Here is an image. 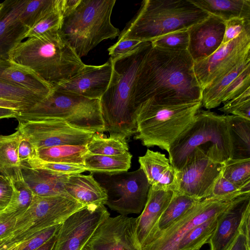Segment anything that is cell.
Segmentation results:
<instances>
[{
	"label": "cell",
	"mask_w": 250,
	"mask_h": 250,
	"mask_svg": "<svg viewBox=\"0 0 250 250\" xmlns=\"http://www.w3.org/2000/svg\"><path fill=\"white\" fill-rule=\"evenodd\" d=\"M188 50L150 45L139 68L134 89L137 109L149 100L161 105L201 102L202 89Z\"/></svg>",
	"instance_id": "cell-1"
},
{
	"label": "cell",
	"mask_w": 250,
	"mask_h": 250,
	"mask_svg": "<svg viewBox=\"0 0 250 250\" xmlns=\"http://www.w3.org/2000/svg\"><path fill=\"white\" fill-rule=\"evenodd\" d=\"M150 45V42H143L127 54L112 61L110 82L100 99L104 132L110 137L126 139L136 133L135 82Z\"/></svg>",
	"instance_id": "cell-2"
},
{
	"label": "cell",
	"mask_w": 250,
	"mask_h": 250,
	"mask_svg": "<svg viewBox=\"0 0 250 250\" xmlns=\"http://www.w3.org/2000/svg\"><path fill=\"white\" fill-rule=\"evenodd\" d=\"M8 59L32 71L53 89L85 65L58 30L27 38L10 51Z\"/></svg>",
	"instance_id": "cell-3"
},
{
	"label": "cell",
	"mask_w": 250,
	"mask_h": 250,
	"mask_svg": "<svg viewBox=\"0 0 250 250\" xmlns=\"http://www.w3.org/2000/svg\"><path fill=\"white\" fill-rule=\"evenodd\" d=\"M209 16L190 0H145L117 41L151 42L167 34L188 30Z\"/></svg>",
	"instance_id": "cell-4"
},
{
	"label": "cell",
	"mask_w": 250,
	"mask_h": 250,
	"mask_svg": "<svg viewBox=\"0 0 250 250\" xmlns=\"http://www.w3.org/2000/svg\"><path fill=\"white\" fill-rule=\"evenodd\" d=\"M115 0H79L64 9L59 34L82 58L104 40L118 36L111 23Z\"/></svg>",
	"instance_id": "cell-5"
},
{
	"label": "cell",
	"mask_w": 250,
	"mask_h": 250,
	"mask_svg": "<svg viewBox=\"0 0 250 250\" xmlns=\"http://www.w3.org/2000/svg\"><path fill=\"white\" fill-rule=\"evenodd\" d=\"M195 151L222 163L230 157L231 146L225 115L199 109L193 121L171 145L169 160L180 170Z\"/></svg>",
	"instance_id": "cell-6"
},
{
	"label": "cell",
	"mask_w": 250,
	"mask_h": 250,
	"mask_svg": "<svg viewBox=\"0 0 250 250\" xmlns=\"http://www.w3.org/2000/svg\"><path fill=\"white\" fill-rule=\"evenodd\" d=\"M201 106V102L161 105L147 100L137 109V130L134 139L146 147L157 146L168 152Z\"/></svg>",
	"instance_id": "cell-7"
},
{
	"label": "cell",
	"mask_w": 250,
	"mask_h": 250,
	"mask_svg": "<svg viewBox=\"0 0 250 250\" xmlns=\"http://www.w3.org/2000/svg\"><path fill=\"white\" fill-rule=\"evenodd\" d=\"M16 118L57 119L83 130L94 133L104 132L100 100L54 89L40 102L27 109L19 111Z\"/></svg>",
	"instance_id": "cell-8"
},
{
	"label": "cell",
	"mask_w": 250,
	"mask_h": 250,
	"mask_svg": "<svg viewBox=\"0 0 250 250\" xmlns=\"http://www.w3.org/2000/svg\"><path fill=\"white\" fill-rule=\"evenodd\" d=\"M84 206L70 196L34 195L27 209L17 217L10 235L19 243L49 227L61 224L68 217Z\"/></svg>",
	"instance_id": "cell-9"
},
{
	"label": "cell",
	"mask_w": 250,
	"mask_h": 250,
	"mask_svg": "<svg viewBox=\"0 0 250 250\" xmlns=\"http://www.w3.org/2000/svg\"><path fill=\"white\" fill-rule=\"evenodd\" d=\"M95 174L107 195L105 205L110 209L125 216L142 211L150 186L141 168L113 175Z\"/></svg>",
	"instance_id": "cell-10"
},
{
	"label": "cell",
	"mask_w": 250,
	"mask_h": 250,
	"mask_svg": "<svg viewBox=\"0 0 250 250\" xmlns=\"http://www.w3.org/2000/svg\"><path fill=\"white\" fill-rule=\"evenodd\" d=\"M250 193L209 196L198 201L181 219L166 230L155 234L142 250H174L179 241L193 228L223 212L239 197Z\"/></svg>",
	"instance_id": "cell-11"
},
{
	"label": "cell",
	"mask_w": 250,
	"mask_h": 250,
	"mask_svg": "<svg viewBox=\"0 0 250 250\" xmlns=\"http://www.w3.org/2000/svg\"><path fill=\"white\" fill-rule=\"evenodd\" d=\"M17 120V129L36 148L66 145H86L94 133L57 119Z\"/></svg>",
	"instance_id": "cell-12"
},
{
	"label": "cell",
	"mask_w": 250,
	"mask_h": 250,
	"mask_svg": "<svg viewBox=\"0 0 250 250\" xmlns=\"http://www.w3.org/2000/svg\"><path fill=\"white\" fill-rule=\"evenodd\" d=\"M248 58H250V30L226 43H222L209 57L194 62L195 75L202 90Z\"/></svg>",
	"instance_id": "cell-13"
},
{
	"label": "cell",
	"mask_w": 250,
	"mask_h": 250,
	"mask_svg": "<svg viewBox=\"0 0 250 250\" xmlns=\"http://www.w3.org/2000/svg\"><path fill=\"white\" fill-rule=\"evenodd\" d=\"M110 213L104 204L84 206L60 225L52 250H81Z\"/></svg>",
	"instance_id": "cell-14"
},
{
	"label": "cell",
	"mask_w": 250,
	"mask_h": 250,
	"mask_svg": "<svg viewBox=\"0 0 250 250\" xmlns=\"http://www.w3.org/2000/svg\"><path fill=\"white\" fill-rule=\"evenodd\" d=\"M222 167V163L214 162L195 151L184 167L176 171L175 191L196 200L209 197L215 182L221 175Z\"/></svg>",
	"instance_id": "cell-15"
},
{
	"label": "cell",
	"mask_w": 250,
	"mask_h": 250,
	"mask_svg": "<svg viewBox=\"0 0 250 250\" xmlns=\"http://www.w3.org/2000/svg\"><path fill=\"white\" fill-rule=\"evenodd\" d=\"M136 218L109 216L97 229L83 250H142L136 236Z\"/></svg>",
	"instance_id": "cell-16"
},
{
	"label": "cell",
	"mask_w": 250,
	"mask_h": 250,
	"mask_svg": "<svg viewBox=\"0 0 250 250\" xmlns=\"http://www.w3.org/2000/svg\"><path fill=\"white\" fill-rule=\"evenodd\" d=\"M112 69L110 58L100 65L85 64L76 75L53 89L90 99L100 100L108 87Z\"/></svg>",
	"instance_id": "cell-17"
},
{
	"label": "cell",
	"mask_w": 250,
	"mask_h": 250,
	"mask_svg": "<svg viewBox=\"0 0 250 250\" xmlns=\"http://www.w3.org/2000/svg\"><path fill=\"white\" fill-rule=\"evenodd\" d=\"M225 28L223 20L209 15L188 29L189 43L187 50L194 62L209 57L217 50L222 43Z\"/></svg>",
	"instance_id": "cell-18"
},
{
	"label": "cell",
	"mask_w": 250,
	"mask_h": 250,
	"mask_svg": "<svg viewBox=\"0 0 250 250\" xmlns=\"http://www.w3.org/2000/svg\"><path fill=\"white\" fill-rule=\"evenodd\" d=\"M250 213V193L243 195L220 215L216 228L208 243L209 250H225L240 231Z\"/></svg>",
	"instance_id": "cell-19"
},
{
	"label": "cell",
	"mask_w": 250,
	"mask_h": 250,
	"mask_svg": "<svg viewBox=\"0 0 250 250\" xmlns=\"http://www.w3.org/2000/svg\"><path fill=\"white\" fill-rule=\"evenodd\" d=\"M26 0H7L0 3V59H8L9 54L22 42L29 30L20 16Z\"/></svg>",
	"instance_id": "cell-20"
},
{
	"label": "cell",
	"mask_w": 250,
	"mask_h": 250,
	"mask_svg": "<svg viewBox=\"0 0 250 250\" xmlns=\"http://www.w3.org/2000/svg\"><path fill=\"white\" fill-rule=\"evenodd\" d=\"M173 194V190L150 186L145 207L136 218V236L142 248L156 231L158 221Z\"/></svg>",
	"instance_id": "cell-21"
},
{
	"label": "cell",
	"mask_w": 250,
	"mask_h": 250,
	"mask_svg": "<svg viewBox=\"0 0 250 250\" xmlns=\"http://www.w3.org/2000/svg\"><path fill=\"white\" fill-rule=\"evenodd\" d=\"M138 158L140 168L150 186L165 190H176V171L165 154L147 149L145 154Z\"/></svg>",
	"instance_id": "cell-22"
},
{
	"label": "cell",
	"mask_w": 250,
	"mask_h": 250,
	"mask_svg": "<svg viewBox=\"0 0 250 250\" xmlns=\"http://www.w3.org/2000/svg\"><path fill=\"white\" fill-rule=\"evenodd\" d=\"M21 169L23 180L35 195L70 196L64 188L65 183L70 175L23 165H21Z\"/></svg>",
	"instance_id": "cell-23"
},
{
	"label": "cell",
	"mask_w": 250,
	"mask_h": 250,
	"mask_svg": "<svg viewBox=\"0 0 250 250\" xmlns=\"http://www.w3.org/2000/svg\"><path fill=\"white\" fill-rule=\"evenodd\" d=\"M0 81L26 89L44 98L53 90L32 71L9 59H0Z\"/></svg>",
	"instance_id": "cell-24"
},
{
	"label": "cell",
	"mask_w": 250,
	"mask_h": 250,
	"mask_svg": "<svg viewBox=\"0 0 250 250\" xmlns=\"http://www.w3.org/2000/svg\"><path fill=\"white\" fill-rule=\"evenodd\" d=\"M66 193L84 206L104 204L107 200V195L103 188L93 176L77 174L70 175L65 183Z\"/></svg>",
	"instance_id": "cell-25"
},
{
	"label": "cell",
	"mask_w": 250,
	"mask_h": 250,
	"mask_svg": "<svg viewBox=\"0 0 250 250\" xmlns=\"http://www.w3.org/2000/svg\"><path fill=\"white\" fill-rule=\"evenodd\" d=\"M209 15L224 21L239 18L250 20V0H190Z\"/></svg>",
	"instance_id": "cell-26"
},
{
	"label": "cell",
	"mask_w": 250,
	"mask_h": 250,
	"mask_svg": "<svg viewBox=\"0 0 250 250\" xmlns=\"http://www.w3.org/2000/svg\"><path fill=\"white\" fill-rule=\"evenodd\" d=\"M231 146L230 158H250V120L232 115H226Z\"/></svg>",
	"instance_id": "cell-27"
},
{
	"label": "cell",
	"mask_w": 250,
	"mask_h": 250,
	"mask_svg": "<svg viewBox=\"0 0 250 250\" xmlns=\"http://www.w3.org/2000/svg\"><path fill=\"white\" fill-rule=\"evenodd\" d=\"M21 137L18 130L10 135H0V175L10 180L21 174L18 156Z\"/></svg>",
	"instance_id": "cell-28"
},
{
	"label": "cell",
	"mask_w": 250,
	"mask_h": 250,
	"mask_svg": "<svg viewBox=\"0 0 250 250\" xmlns=\"http://www.w3.org/2000/svg\"><path fill=\"white\" fill-rule=\"evenodd\" d=\"M132 157L129 151L113 156L90 153L86 157L84 165L87 171L91 173L113 175L127 171L131 167Z\"/></svg>",
	"instance_id": "cell-29"
},
{
	"label": "cell",
	"mask_w": 250,
	"mask_h": 250,
	"mask_svg": "<svg viewBox=\"0 0 250 250\" xmlns=\"http://www.w3.org/2000/svg\"><path fill=\"white\" fill-rule=\"evenodd\" d=\"M37 153L38 158L44 162L84 165L90 153L86 145H66L37 148Z\"/></svg>",
	"instance_id": "cell-30"
},
{
	"label": "cell",
	"mask_w": 250,
	"mask_h": 250,
	"mask_svg": "<svg viewBox=\"0 0 250 250\" xmlns=\"http://www.w3.org/2000/svg\"><path fill=\"white\" fill-rule=\"evenodd\" d=\"M250 65V58H248L239 63L217 81L204 89L202 94V106L208 110L219 106L222 104L224 92L230 83Z\"/></svg>",
	"instance_id": "cell-31"
},
{
	"label": "cell",
	"mask_w": 250,
	"mask_h": 250,
	"mask_svg": "<svg viewBox=\"0 0 250 250\" xmlns=\"http://www.w3.org/2000/svg\"><path fill=\"white\" fill-rule=\"evenodd\" d=\"M198 201L173 191L172 198L158 221L156 231L147 242L155 234L166 230L181 219Z\"/></svg>",
	"instance_id": "cell-32"
},
{
	"label": "cell",
	"mask_w": 250,
	"mask_h": 250,
	"mask_svg": "<svg viewBox=\"0 0 250 250\" xmlns=\"http://www.w3.org/2000/svg\"><path fill=\"white\" fill-rule=\"evenodd\" d=\"M222 213L193 228L179 241L174 250H193L208 243Z\"/></svg>",
	"instance_id": "cell-33"
},
{
	"label": "cell",
	"mask_w": 250,
	"mask_h": 250,
	"mask_svg": "<svg viewBox=\"0 0 250 250\" xmlns=\"http://www.w3.org/2000/svg\"><path fill=\"white\" fill-rule=\"evenodd\" d=\"M86 146L90 153L106 156L122 154L129 149L126 139L106 137L103 133H94Z\"/></svg>",
	"instance_id": "cell-34"
},
{
	"label": "cell",
	"mask_w": 250,
	"mask_h": 250,
	"mask_svg": "<svg viewBox=\"0 0 250 250\" xmlns=\"http://www.w3.org/2000/svg\"><path fill=\"white\" fill-rule=\"evenodd\" d=\"M221 175L237 187L250 190V158H229L223 162Z\"/></svg>",
	"instance_id": "cell-35"
},
{
	"label": "cell",
	"mask_w": 250,
	"mask_h": 250,
	"mask_svg": "<svg viewBox=\"0 0 250 250\" xmlns=\"http://www.w3.org/2000/svg\"><path fill=\"white\" fill-rule=\"evenodd\" d=\"M11 181L13 194L9 203L1 213H14L20 216L29 208L35 195L23 180L21 174Z\"/></svg>",
	"instance_id": "cell-36"
},
{
	"label": "cell",
	"mask_w": 250,
	"mask_h": 250,
	"mask_svg": "<svg viewBox=\"0 0 250 250\" xmlns=\"http://www.w3.org/2000/svg\"><path fill=\"white\" fill-rule=\"evenodd\" d=\"M61 0H26L20 14L22 22L28 29L53 10Z\"/></svg>",
	"instance_id": "cell-37"
},
{
	"label": "cell",
	"mask_w": 250,
	"mask_h": 250,
	"mask_svg": "<svg viewBox=\"0 0 250 250\" xmlns=\"http://www.w3.org/2000/svg\"><path fill=\"white\" fill-rule=\"evenodd\" d=\"M43 99L26 89L0 81V99L19 103L22 105L23 110L27 109Z\"/></svg>",
	"instance_id": "cell-38"
},
{
	"label": "cell",
	"mask_w": 250,
	"mask_h": 250,
	"mask_svg": "<svg viewBox=\"0 0 250 250\" xmlns=\"http://www.w3.org/2000/svg\"><path fill=\"white\" fill-rule=\"evenodd\" d=\"M63 11L64 0H61L59 4L53 10L28 30L24 39L37 36L52 30L59 31Z\"/></svg>",
	"instance_id": "cell-39"
},
{
	"label": "cell",
	"mask_w": 250,
	"mask_h": 250,
	"mask_svg": "<svg viewBox=\"0 0 250 250\" xmlns=\"http://www.w3.org/2000/svg\"><path fill=\"white\" fill-rule=\"evenodd\" d=\"M153 46L172 50H187L189 43L188 30L174 31L150 42Z\"/></svg>",
	"instance_id": "cell-40"
},
{
	"label": "cell",
	"mask_w": 250,
	"mask_h": 250,
	"mask_svg": "<svg viewBox=\"0 0 250 250\" xmlns=\"http://www.w3.org/2000/svg\"><path fill=\"white\" fill-rule=\"evenodd\" d=\"M223 104L219 110L225 115L231 114L250 120V88Z\"/></svg>",
	"instance_id": "cell-41"
},
{
	"label": "cell",
	"mask_w": 250,
	"mask_h": 250,
	"mask_svg": "<svg viewBox=\"0 0 250 250\" xmlns=\"http://www.w3.org/2000/svg\"><path fill=\"white\" fill-rule=\"evenodd\" d=\"M21 165L32 168L46 169L63 175H71L81 174L87 171V169L84 165L47 162L41 160L38 158Z\"/></svg>",
	"instance_id": "cell-42"
},
{
	"label": "cell",
	"mask_w": 250,
	"mask_h": 250,
	"mask_svg": "<svg viewBox=\"0 0 250 250\" xmlns=\"http://www.w3.org/2000/svg\"><path fill=\"white\" fill-rule=\"evenodd\" d=\"M249 88H250V65L230 83L224 92L222 103L237 97Z\"/></svg>",
	"instance_id": "cell-43"
},
{
	"label": "cell",
	"mask_w": 250,
	"mask_h": 250,
	"mask_svg": "<svg viewBox=\"0 0 250 250\" xmlns=\"http://www.w3.org/2000/svg\"><path fill=\"white\" fill-rule=\"evenodd\" d=\"M60 225L49 227L34 234L29 239L22 242L18 250H37L57 233Z\"/></svg>",
	"instance_id": "cell-44"
},
{
	"label": "cell",
	"mask_w": 250,
	"mask_h": 250,
	"mask_svg": "<svg viewBox=\"0 0 250 250\" xmlns=\"http://www.w3.org/2000/svg\"><path fill=\"white\" fill-rule=\"evenodd\" d=\"M225 23L223 44L232 41L245 31L250 30V20H249L234 18L225 21Z\"/></svg>",
	"instance_id": "cell-45"
},
{
	"label": "cell",
	"mask_w": 250,
	"mask_h": 250,
	"mask_svg": "<svg viewBox=\"0 0 250 250\" xmlns=\"http://www.w3.org/2000/svg\"><path fill=\"white\" fill-rule=\"evenodd\" d=\"M242 192H250V190L240 188L221 175L215 182L210 196H221Z\"/></svg>",
	"instance_id": "cell-46"
},
{
	"label": "cell",
	"mask_w": 250,
	"mask_h": 250,
	"mask_svg": "<svg viewBox=\"0 0 250 250\" xmlns=\"http://www.w3.org/2000/svg\"><path fill=\"white\" fill-rule=\"evenodd\" d=\"M142 42L135 40H123L117 42L108 49L110 59L113 61L125 55L137 47Z\"/></svg>",
	"instance_id": "cell-47"
},
{
	"label": "cell",
	"mask_w": 250,
	"mask_h": 250,
	"mask_svg": "<svg viewBox=\"0 0 250 250\" xmlns=\"http://www.w3.org/2000/svg\"><path fill=\"white\" fill-rule=\"evenodd\" d=\"M18 156L21 164L38 158L37 148L21 135L18 147Z\"/></svg>",
	"instance_id": "cell-48"
},
{
	"label": "cell",
	"mask_w": 250,
	"mask_h": 250,
	"mask_svg": "<svg viewBox=\"0 0 250 250\" xmlns=\"http://www.w3.org/2000/svg\"><path fill=\"white\" fill-rule=\"evenodd\" d=\"M18 216L14 213H0V240L11 235Z\"/></svg>",
	"instance_id": "cell-49"
},
{
	"label": "cell",
	"mask_w": 250,
	"mask_h": 250,
	"mask_svg": "<svg viewBox=\"0 0 250 250\" xmlns=\"http://www.w3.org/2000/svg\"><path fill=\"white\" fill-rule=\"evenodd\" d=\"M13 191L11 181L0 175V213L9 203Z\"/></svg>",
	"instance_id": "cell-50"
},
{
	"label": "cell",
	"mask_w": 250,
	"mask_h": 250,
	"mask_svg": "<svg viewBox=\"0 0 250 250\" xmlns=\"http://www.w3.org/2000/svg\"><path fill=\"white\" fill-rule=\"evenodd\" d=\"M247 235L245 230L244 220L239 232L225 250H250V240L247 238Z\"/></svg>",
	"instance_id": "cell-51"
},
{
	"label": "cell",
	"mask_w": 250,
	"mask_h": 250,
	"mask_svg": "<svg viewBox=\"0 0 250 250\" xmlns=\"http://www.w3.org/2000/svg\"><path fill=\"white\" fill-rule=\"evenodd\" d=\"M19 111L16 109L0 107V119L15 118L18 115Z\"/></svg>",
	"instance_id": "cell-52"
},
{
	"label": "cell",
	"mask_w": 250,
	"mask_h": 250,
	"mask_svg": "<svg viewBox=\"0 0 250 250\" xmlns=\"http://www.w3.org/2000/svg\"><path fill=\"white\" fill-rule=\"evenodd\" d=\"M0 107L16 109L19 112L23 110L22 105L19 103L1 99H0Z\"/></svg>",
	"instance_id": "cell-53"
},
{
	"label": "cell",
	"mask_w": 250,
	"mask_h": 250,
	"mask_svg": "<svg viewBox=\"0 0 250 250\" xmlns=\"http://www.w3.org/2000/svg\"><path fill=\"white\" fill-rule=\"evenodd\" d=\"M16 243L11 240L10 236L4 238L0 240V250H8Z\"/></svg>",
	"instance_id": "cell-54"
},
{
	"label": "cell",
	"mask_w": 250,
	"mask_h": 250,
	"mask_svg": "<svg viewBox=\"0 0 250 250\" xmlns=\"http://www.w3.org/2000/svg\"><path fill=\"white\" fill-rule=\"evenodd\" d=\"M56 234L36 250H52L56 241Z\"/></svg>",
	"instance_id": "cell-55"
},
{
	"label": "cell",
	"mask_w": 250,
	"mask_h": 250,
	"mask_svg": "<svg viewBox=\"0 0 250 250\" xmlns=\"http://www.w3.org/2000/svg\"><path fill=\"white\" fill-rule=\"evenodd\" d=\"M21 242L16 243L13 246H12L8 250H18Z\"/></svg>",
	"instance_id": "cell-56"
},
{
	"label": "cell",
	"mask_w": 250,
	"mask_h": 250,
	"mask_svg": "<svg viewBox=\"0 0 250 250\" xmlns=\"http://www.w3.org/2000/svg\"><path fill=\"white\" fill-rule=\"evenodd\" d=\"M200 248H201V247H198V248H197L195 249V250H200Z\"/></svg>",
	"instance_id": "cell-57"
},
{
	"label": "cell",
	"mask_w": 250,
	"mask_h": 250,
	"mask_svg": "<svg viewBox=\"0 0 250 250\" xmlns=\"http://www.w3.org/2000/svg\"></svg>",
	"instance_id": "cell-58"
},
{
	"label": "cell",
	"mask_w": 250,
	"mask_h": 250,
	"mask_svg": "<svg viewBox=\"0 0 250 250\" xmlns=\"http://www.w3.org/2000/svg\"><path fill=\"white\" fill-rule=\"evenodd\" d=\"M195 249H194V250H195Z\"/></svg>",
	"instance_id": "cell-59"
},
{
	"label": "cell",
	"mask_w": 250,
	"mask_h": 250,
	"mask_svg": "<svg viewBox=\"0 0 250 250\" xmlns=\"http://www.w3.org/2000/svg\"><path fill=\"white\" fill-rule=\"evenodd\" d=\"M81 250H83L82 249Z\"/></svg>",
	"instance_id": "cell-60"
}]
</instances>
